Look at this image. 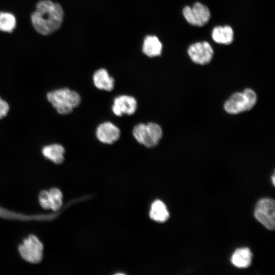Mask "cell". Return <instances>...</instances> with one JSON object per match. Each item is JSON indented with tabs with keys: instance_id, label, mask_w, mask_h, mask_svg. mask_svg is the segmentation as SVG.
I'll return each mask as SVG.
<instances>
[{
	"instance_id": "cell-17",
	"label": "cell",
	"mask_w": 275,
	"mask_h": 275,
	"mask_svg": "<svg viewBox=\"0 0 275 275\" xmlns=\"http://www.w3.org/2000/svg\"><path fill=\"white\" fill-rule=\"evenodd\" d=\"M16 24L14 15L9 12H0V31L11 33L14 30Z\"/></svg>"
},
{
	"instance_id": "cell-12",
	"label": "cell",
	"mask_w": 275,
	"mask_h": 275,
	"mask_svg": "<svg viewBox=\"0 0 275 275\" xmlns=\"http://www.w3.org/2000/svg\"><path fill=\"white\" fill-rule=\"evenodd\" d=\"M93 80L95 86L100 89L111 91L114 87L115 80L105 69H100L94 73Z\"/></svg>"
},
{
	"instance_id": "cell-11",
	"label": "cell",
	"mask_w": 275,
	"mask_h": 275,
	"mask_svg": "<svg viewBox=\"0 0 275 275\" xmlns=\"http://www.w3.org/2000/svg\"><path fill=\"white\" fill-rule=\"evenodd\" d=\"M234 33L233 29L229 25H218L214 27L211 32L212 40L216 43L228 45L234 40Z\"/></svg>"
},
{
	"instance_id": "cell-6",
	"label": "cell",
	"mask_w": 275,
	"mask_h": 275,
	"mask_svg": "<svg viewBox=\"0 0 275 275\" xmlns=\"http://www.w3.org/2000/svg\"><path fill=\"white\" fill-rule=\"evenodd\" d=\"M182 14L189 24L196 26L205 25L211 16L209 8L200 2L194 3L191 6H185L182 10Z\"/></svg>"
},
{
	"instance_id": "cell-13",
	"label": "cell",
	"mask_w": 275,
	"mask_h": 275,
	"mask_svg": "<svg viewBox=\"0 0 275 275\" xmlns=\"http://www.w3.org/2000/svg\"><path fill=\"white\" fill-rule=\"evenodd\" d=\"M162 45L159 39L155 36L149 35L144 39L143 52L149 57H157L161 53Z\"/></svg>"
},
{
	"instance_id": "cell-3",
	"label": "cell",
	"mask_w": 275,
	"mask_h": 275,
	"mask_svg": "<svg viewBox=\"0 0 275 275\" xmlns=\"http://www.w3.org/2000/svg\"><path fill=\"white\" fill-rule=\"evenodd\" d=\"M257 97L254 90L245 89L242 92L233 94L224 104V109L230 114H238L252 109L256 103Z\"/></svg>"
},
{
	"instance_id": "cell-7",
	"label": "cell",
	"mask_w": 275,
	"mask_h": 275,
	"mask_svg": "<svg viewBox=\"0 0 275 275\" xmlns=\"http://www.w3.org/2000/svg\"><path fill=\"white\" fill-rule=\"evenodd\" d=\"M43 245L34 235L24 240L19 246L18 250L22 259L32 263H39L43 257Z\"/></svg>"
},
{
	"instance_id": "cell-8",
	"label": "cell",
	"mask_w": 275,
	"mask_h": 275,
	"mask_svg": "<svg viewBox=\"0 0 275 275\" xmlns=\"http://www.w3.org/2000/svg\"><path fill=\"white\" fill-rule=\"evenodd\" d=\"M187 53L195 63L205 65L212 59L214 51L208 42L200 41L191 44L188 48Z\"/></svg>"
},
{
	"instance_id": "cell-1",
	"label": "cell",
	"mask_w": 275,
	"mask_h": 275,
	"mask_svg": "<svg viewBox=\"0 0 275 275\" xmlns=\"http://www.w3.org/2000/svg\"><path fill=\"white\" fill-rule=\"evenodd\" d=\"M62 6L51 0H41L31 14V20L34 29L40 34L47 36L58 31L64 20Z\"/></svg>"
},
{
	"instance_id": "cell-4",
	"label": "cell",
	"mask_w": 275,
	"mask_h": 275,
	"mask_svg": "<svg viewBox=\"0 0 275 275\" xmlns=\"http://www.w3.org/2000/svg\"><path fill=\"white\" fill-rule=\"evenodd\" d=\"M133 135L141 144L148 148L156 146L162 136L161 127L156 123H140L134 126Z\"/></svg>"
},
{
	"instance_id": "cell-10",
	"label": "cell",
	"mask_w": 275,
	"mask_h": 275,
	"mask_svg": "<svg viewBox=\"0 0 275 275\" xmlns=\"http://www.w3.org/2000/svg\"><path fill=\"white\" fill-rule=\"evenodd\" d=\"M96 135L100 142L104 144H112L119 139L120 130L113 123L105 122L97 127Z\"/></svg>"
},
{
	"instance_id": "cell-21",
	"label": "cell",
	"mask_w": 275,
	"mask_h": 275,
	"mask_svg": "<svg viewBox=\"0 0 275 275\" xmlns=\"http://www.w3.org/2000/svg\"><path fill=\"white\" fill-rule=\"evenodd\" d=\"M274 178H275L274 175H273L272 177V183L273 185H274V181H275Z\"/></svg>"
},
{
	"instance_id": "cell-18",
	"label": "cell",
	"mask_w": 275,
	"mask_h": 275,
	"mask_svg": "<svg viewBox=\"0 0 275 275\" xmlns=\"http://www.w3.org/2000/svg\"><path fill=\"white\" fill-rule=\"evenodd\" d=\"M50 202V209L53 211L59 210L63 204V196L61 191L58 188H53L48 191Z\"/></svg>"
},
{
	"instance_id": "cell-14",
	"label": "cell",
	"mask_w": 275,
	"mask_h": 275,
	"mask_svg": "<svg viewBox=\"0 0 275 275\" xmlns=\"http://www.w3.org/2000/svg\"><path fill=\"white\" fill-rule=\"evenodd\" d=\"M64 153L65 149L60 144H52L42 148L44 156L56 164H60L63 162Z\"/></svg>"
},
{
	"instance_id": "cell-15",
	"label": "cell",
	"mask_w": 275,
	"mask_h": 275,
	"mask_svg": "<svg viewBox=\"0 0 275 275\" xmlns=\"http://www.w3.org/2000/svg\"><path fill=\"white\" fill-rule=\"evenodd\" d=\"M252 254L247 248L236 250L231 257V262L238 268H246L251 263Z\"/></svg>"
},
{
	"instance_id": "cell-20",
	"label": "cell",
	"mask_w": 275,
	"mask_h": 275,
	"mask_svg": "<svg viewBox=\"0 0 275 275\" xmlns=\"http://www.w3.org/2000/svg\"><path fill=\"white\" fill-rule=\"evenodd\" d=\"M9 110L8 103L0 97V119L5 117Z\"/></svg>"
},
{
	"instance_id": "cell-19",
	"label": "cell",
	"mask_w": 275,
	"mask_h": 275,
	"mask_svg": "<svg viewBox=\"0 0 275 275\" xmlns=\"http://www.w3.org/2000/svg\"><path fill=\"white\" fill-rule=\"evenodd\" d=\"M39 201L40 205L45 209H50V202L49 193L46 190L41 191L39 195Z\"/></svg>"
},
{
	"instance_id": "cell-2",
	"label": "cell",
	"mask_w": 275,
	"mask_h": 275,
	"mask_svg": "<svg viewBox=\"0 0 275 275\" xmlns=\"http://www.w3.org/2000/svg\"><path fill=\"white\" fill-rule=\"evenodd\" d=\"M47 98L58 113L61 115L71 113L80 102L79 95L66 88L48 93Z\"/></svg>"
},
{
	"instance_id": "cell-16",
	"label": "cell",
	"mask_w": 275,
	"mask_h": 275,
	"mask_svg": "<svg viewBox=\"0 0 275 275\" xmlns=\"http://www.w3.org/2000/svg\"><path fill=\"white\" fill-rule=\"evenodd\" d=\"M150 217L158 222H164L169 217V213L166 205L160 200H156L152 204L150 211Z\"/></svg>"
},
{
	"instance_id": "cell-5",
	"label": "cell",
	"mask_w": 275,
	"mask_h": 275,
	"mask_svg": "<svg viewBox=\"0 0 275 275\" xmlns=\"http://www.w3.org/2000/svg\"><path fill=\"white\" fill-rule=\"evenodd\" d=\"M255 218L269 230L275 226V203L270 198H263L257 203L255 210Z\"/></svg>"
},
{
	"instance_id": "cell-9",
	"label": "cell",
	"mask_w": 275,
	"mask_h": 275,
	"mask_svg": "<svg viewBox=\"0 0 275 275\" xmlns=\"http://www.w3.org/2000/svg\"><path fill=\"white\" fill-rule=\"evenodd\" d=\"M137 108V102L132 96L121 95L116 97L114 100L112 111L117 116H121L123 114L131 115Z\"/></svg>"
}]
</instances>
